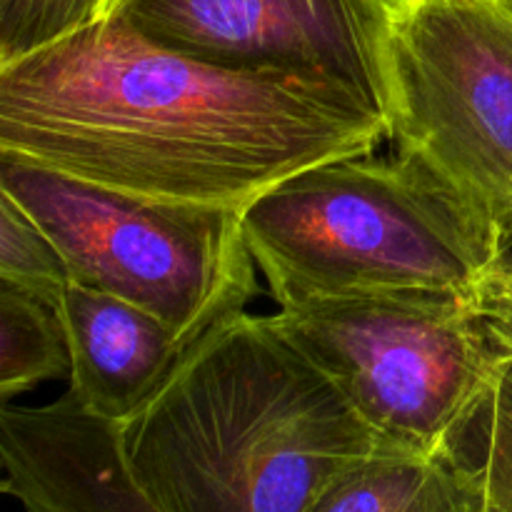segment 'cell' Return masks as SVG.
I'll use <instances>...</instances> for the list:
<instances>
[{"mask_svg": "<svg viewBox=\"0 0 512 512\" xmlns=\"http://www.w3.org/2000/svg\"><path fill=\"white\" fill-rule=\"evenodd\" d=\"M383 140L345 85L205 63L115 15L0 65V153L148 198L243 210Z\"/></svg>", "mask_w": 512, "mask_h": 512, "instance_id": "cell-1", "label": "cell"}, {"mask_svg": "<svg viewBox=\"0 0 512 512\" xmlns=\"http://www.w3.org/2000/svg\"><path fill=\"white\" fill-rule=\"evenodd\" d=\"M123 443L163 512H310L338 475L383 448L273 315L245 310L188 345L123 425Z\"/></svg>", "mask_w": 512, "mask_h": 512, "instance_id": "cell-2", "label": "cell"}, {"mask_svg": "<svg viewBox=\"0 0 512 512\" xmlns=\"http://www.w3.org/2000/svg\"><path fill=\"white\" fill-rule=\"evenodd\" d=\"M243 233L280 308L373 295L480 298L498 233L418 160L313 165L243 208Z\"/></svg>", "mask_w": 512, "mask_h": 512, "instance_id": "cell-3", "label": "cell"}, {"mask_svg": "<svg viewBox=\"0 0 512 512\" xmlns=\"http://www.w3.org/2000/svg\"><path fill=\"white\" fill-rule=\"evenodd\" d=\"M0 190L43 225L75 283L148 310L185 343L258 295L243 210L105 188L3 153Z\"/></svg>", "mask_w": 512, "mask_h": 512, "instance_id": "cell-4", "label": "cell"}, {"mask_svg": "<svg viewBox=\"0 0 512 512\" xmlns=\"http://www.w3.org/2000/svg\"><path fill=\"white\" fill-rule=\"evenodd\" d=\"M273 320L383 448L418 455L453 453L503 358L470 295L328 300L280 308Z\"/></svg>", "mask_w": 512, "mask_h": 512, "instance_id": "cell-5", "label": "cell"}, {"mask_svg": "<svg viewBox=\"0 0 512 512\" xmlns=\"http://www.w3.org/2000/svg\"><path fill=\"white\" fill-rule=\"evenodd\" d=\"M385 118L418 160L512 243V0H393Z\"/></svg>", "mask_w": 512, "mask_h": 512, "instance_id": "cell-6", "label": "cell"}, {"mask_svg": "<svg viewBox=\"0 0 512 512\" xmlns=\"http://www.w3.org/2000/svg\"><path fill=\"white\" fill-rule=\"evenodd\" d=\"M393 0H115V15L163 48L255 73L328 80L385 115Z\"/></svg>", "mask_w": 512, "mask_h": 512, "instance_id": "cell-7", "label": "cell"}, {"mask_svg": "<svg viewBox=\"0 0 512 512\" xmlns=\"http://www.w3.org/2000/svg\"><path fill=\"white\" fill-rule=\"evenodd\" d=\"M0 463L25 512H163L130 470L123 425L70 388L48 405H3Z\"/></svg>", "mask_w": 512, "mask_h": 512, "instance_id": "cell-8", "label": "cell"}, {"mask_svg": "<svg viewBox=\"0 0 512 512\" xmlns=\"http://www.w3.org/2000/svg\"><path fill=\"white\" fill-rule=\"evenodd\" d=\"M55 308L68 335L70 390L118 425L160 393L190 345L148 310L75 280Z\"/></svg>", "mask_w": 512, "mask_h": 512, "instance_id": "cell-9", "label": "cell"}, {"mask_svg": "<svg viewBox=\"0 0 512 512\" xmlns=\"http://www.w3.org/2000/svg\"><path fill=\"white\" fill-rule=\"evenodd\" d=\"M310 512H493L478 480L453 455L380 448L350 465Z\"/></svg>", "mask_w": 512, "mask_h": 512, "instance_id": "cell-10", "label": "cell"}, {"mask_svg": "<svg viewBox=\"0 0 512 512\" xmlns=\"http://www.w3.org/2000/svg\"><path fill=\"white\" fill-rule=\"evenodd\" d=\"M70 378V348L58 308L10 283H0V398L48 380Z\"/></svg>", "mask_w": 512, "mask_h": 512, "instance_id": "cell-11", "label": "cell"}, {"mask_svg": "<svg viewBox=\"0 0 512 512\" xmlns=\"http://www.w3.org/2000/svg\"><path fill=\"white\" fill-rule=\"evenodd\" d=\"M450 455L478 480L493 512H512V355L500 358L483 403Z\"/></svg>", "mask_w": 512, "mask_h": 512, "instance_id": "cell-12", "label": "cell"}, {"mask_svg": "<svg viewBox=\"0 0 512 512\" xmlns=\"http://www.w3.org/2000/svg\"><path fill=\"white\" fill-rule=\"evenodd\" d=\"M73 280L65 255L43 225L0 190V283H10L50 305Z\"/></svg>", "mask_w": 512, "mask_h": 512, "instance_id": "cell-13", "label": "cell"}, {"mask_svg": "<svg viewBox=\"0 0 512 512\" xmlns=\"http://www.w3.org/2000/svg\"><path fill=\"white\" fill-rule=\"evenodd\" d=\"M115 0H0V65L108 18Z\"/></svg>", "mask_w": 512, "mask_h": 512, "instance_id": "cell-14", "label": "cell"}, {"mask_svg": "<svg viewBox=\"0 0 512 512\" xmlns=\"http://www.w3.org/2000/svg\"><path fill=\"white\" fill-rule=\"evenodd\" d=\"M478 300L493 345L500 355H512V243L500 250Z\"/></svg>", "mask_w": 512, "mask_h": 512, "instance_id": "cell-15", "label": "cell"}]
</instances>
